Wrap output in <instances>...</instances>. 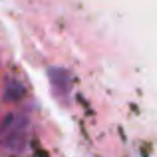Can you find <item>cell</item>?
<instances>
[{"instance_id":"1","label":"cell","mask_w":157,"mask_h":157,"mask_svg":"<svg viewBox=\"0 0 157 157\" xmlns=\"http://www.w3.org/2000/svg\"><path fill=\"white\" fill-rule=\"evenodd\" d=\"M30 125H32L30 111H18V113L10 115L6 123L2 125L4 133L0 135V145L10 153H20L28 145Z\"/></svg>"},{"instance_id":"2","label":"cell","mask_w":157,"mask_h":157,"mask_svg":"<svg viewBox=\"0 0 157 157\" xmlns=\"http://www.w3.org/2000/svg\"><path fill=\"white\" fill-rule=\"evenodd\" d=\"M48 82H50L52 94L62 105H68L72 100V88H74V78L66 68H54L48 70Z\"/></svg>"},{"instance_id":"3","label":"cell","mask_w":157,"mask_h":157,"mask_svg":"<svg viewBox=\"0 0 157 157\" xmlns=\"http://www.w3.org/2000/svg\"><path fill=\"white\" fill-rule=\"evenodd\" d=\"M24 94H26V88H24L16 78H6V82H4V98H6L8 101L22 100Z\"/></svg>"}]
</instances>
